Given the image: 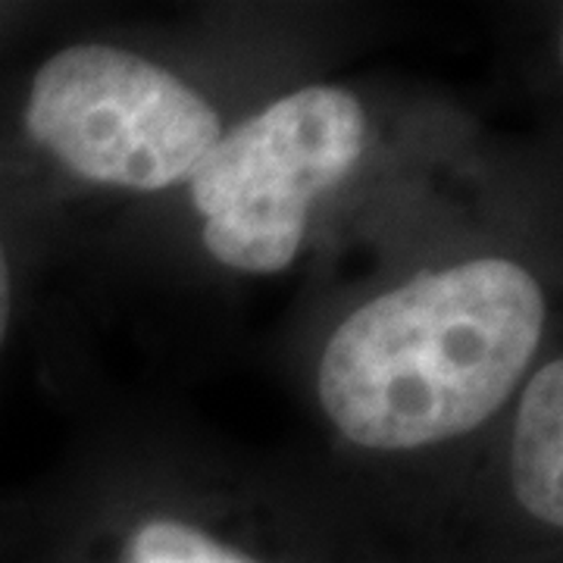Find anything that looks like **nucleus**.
Returning a JSON list of instances; mask_svg holds the SVG:
<instances>
[{
	"label": "nucleus",
	"instance_id": "obj_1",
	"mask_svg": "<svg viewBox=\"0 0 563 563\" xmlns=\"http://www.w3.org/2000/svg\"><path fill=\"white\" fill-rule=\"evenodd\" d=\"M551 335V291L526 251L466 242L363 295L313 354V401L354 457L417 463L507 413Z\"/></svg>",
	"mask_w": 563,
	"mask_h": 563
},
{
	"label": "nucleus",
	"instance_id": "obj_2",
	"mask_svg": "<svg viewBox=\"0 0 563 563\" xmlns=\"http://www.w3.org/2000/svg\"><path fill=\"white\" fill-rule=\"evenodd\" d=\"M225 125L201 81L161 57L69 41L0 107V207L38 179L88 195H179Z\"/></svg>",
	"mask_w": 563,
	"mask_h": 563
},
{
	"label": "nucleus",
	"instance_id": "obj_3",
	"mask_svg": "<svg viewBox=\"0 0 563 563\" xmlns=\"http://www.w3.org/2000/svg\"><path fill=\"white\" fill-rule=\"evenodd\" d=\"M383 147V113L342 81H301L257 103L179 191L203 261L235 279L291 273Z\"/></svg>",
	"mask_w": 563,
	"mask_h": 563
},
{
	"label": "nucleus",
	"instance_id": "obj_4",
	"mask_svg": "<svg viewBox=\"0 0 563 563\" xmlns=\"http://www.w3.org/2000/svg\"><path fill=\"white\" fill-rule=\"evenodd\" d=\"M120 463L135 501L122 510L113 563H266L203 514L207 463L169 454Z\"/></svg>",
	"mask_w": 563,
	"mask_h": 563
},
{
	"label": "nucleus",
	"instance_id": "obj_5",
	"mask_svg": "<svg viewBox=\"0 0 563 563\" xmlns=\"http://www.w3.org/2000/svg\"><path fill=\"white\" fill-rule=\"evenodd\" d=\"M504 483L520 514L544 532L563 526V361L548 347L507 407Z\"/></svg>",
	"mask_w": 563,
	"mask_h": 563
},
{
	"label": "nucleus",
	"instance_id": "obj_6",
	"mask_svg": "<svg viewBox=\"0 0 563 563\" xmlns=\"http://www.w3.org/2000/svg\"><path fill=\"white\" fill-rule=\"evenodd\" d=\"M20 244L10 235V229L0 222V361L10 342L13 322H16V310H20Z\"/></svg>",
	"mask_w": 563,
	"mask_h": 563
}]
</instances>
